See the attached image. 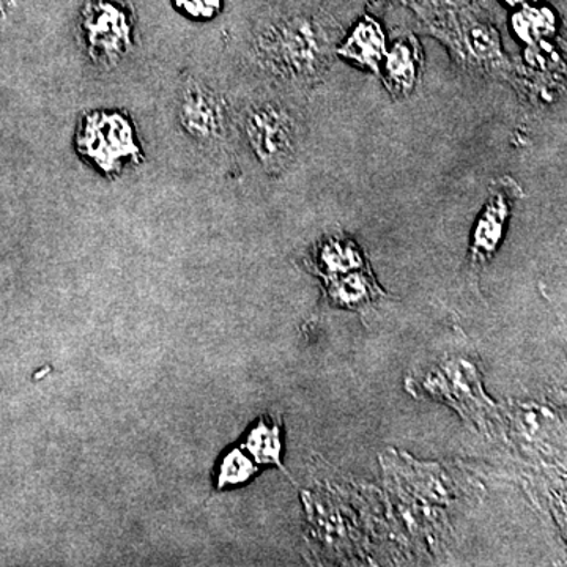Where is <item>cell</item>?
<instances>
[{
    "label": "cell",
    "instance_id": "1",
    "mask_svg": "<svg viewBox=\"0 0 567 567\" xmlns=\"http://www.w3.org/2000/svg\"><path fill=\"white\" fill-rule=\"evenodd\" d=\"M333 33L311 18L267 22L254 33L249 59L278 84L309 89L322 80L336 50Z\"/></svg>",
    "mask_w": 567,
    "mask_h": 567
},
{
    "label": "cell",
    "instance_id": "2",
    "mask_svg": "<svg viewBox=\"0 0 567 567\" xmlns=\"http://www.w3.org/2000/svg\"><path fill=\"white\" fill-rule=\"evenodd\" d=\"M238 126L265 173L279 177L290 169L300 148V128L278 100H252L238 115Z\"/></svg>",
    "mask_w": 567,
    "mask_h": 567
},
{
    "label": "cell",
    "instance_id": "3",
    "mask_svg": "<svg viewBox=\"0 0 567 567\" xmlns=\"http://www.w3.org/2000/svg\"><path fill=\"white\" fill-rule=\"evenodd\" d=\"M74 144L80 156L106 177H117L126 167L144 162L132 118L118 111L82 114Z\"/></svg>",
    "mask_w": 567,
    "mask_h": 567
},
{
    "label": "cell",
    "instance_id": "4",
    "mask_svg": "<svg viewBox=\"0 0 567 567\" xmlns=\"http://www.w3.org/2000/svg\"><path fill=\"white\" fill-rule=\"evenodd\" d=\"M134 20L118 0H92L82 10L80 37L85 54L102 69H114L134 47Z\"/></svg>",
    "mask_w": 567,
    "mask_h": 567
},
{
    "label": "cell",
    "instance_id": "5",
    "mask_svg": "<svg viewBox=\"0 0 567 567\" xmlns=\"http://www.w3.org/2000/svg\"><path fill=\"white\" fill-rule=\"evenodd\" d=\"M178 126L197 147L221 152L229 142L230 114L221 95L197 78L182 82L175 96Z\"/></svg>",
    "mask_w": 567,
    "mask_h": 567
},
{
    "label": "cell",
    "instance_id": "6",
    "mask_svg": "<svg viewBox=\"0 0 567 567\" xmlns=\"http://www.w3.org/2000/svg\"><path fill=\"white\" fill-rule=\"evenodd\" d=\"M522 196L520 186L511 177L496 178L488 188L487 203L477 216L470 244L472 270H481L498 251L505 237L507 221L513 215L514 204Z\"/></svg>",
    "mask_w": 567,
    "mask_h": 567
},
{
    "label": "cell",
    "instance_id": "7",
    "mask_svg": "<svg viewBox=\"0 0 567 567\" xmlns=\"http://www.w3.org/2000/svg\"><path fill=\"white\" fill-rule=\"evenodd\" d=\"M424 66L423 48L413 35H404L388 47L383 58V84L394 99H406L415 91Z\"/></svg>",
    "mask_w": 567,
    "mask_h": 567
},
{
    "label": "cell",
    "instance_id": "8",
    "mask_svg": "<svg viewBox=\"0 0 567 567\" xmlns=\"http://www.w3.org/2000/svg\"><path fill=\"white\" fill-rule=\"evenodd\" d=\"M388 51L386 32L375 18H361L346 39L336 44L334 55L358 69L380 73Z\"/></svg>",
    "mask_w": 567,
    "mask_h": 567
},
{
    "label": "cell",
    "instance_id": "9",
    "mask_svg": "<svg viewBox=\"0 0 567 567\" xmlns=\"http://www.w3.org/2000/svg\"><path fill=\"white\" fill-rule=\"evenodd\" d=\"M309 267L324 281L368 267L360 246L350 238L331 237L312 249Z\"/></svg>",
    "mask_w": 567,
    "mask_h": 567
},
{
    "label": "cell",
    "instance_id": "10",
    "mask_svg": "<svg viewBox=\"0 0 567 567\" xmlns=\"http://www.w3.org/2000/svg\"><path fill=\"white\" fill-rule=\"evenodd\" d=\"M327 286L331 301L347 309L368 308L383 297V290L380 289L369 267L328 279Z\"/></svg>",
    "mask_w": 567,
    "mask_h": 567
},
{
    "label": "cell",
    "instance_id": "11",
    "mask_svg": "<svg viewBox=\"0 0 567 567\" xmlns=\"http://www.w3.org/2000/svg\"><path fill=\"white\" fill-rule=\"evenodd\" d=\"M509 29L520 43L528 48L540 47L558 31L557 14L548 7L525 6L513 11Z\"/></svg>",
    "mask_w": 567,
    "mask_h": 567
},
{
    "label": "cell",
    "instance_id": "12",
    "mask_svg": "<svg viewBox=\"0 0 567 567\" xmlns=\"http://www.w3.org/2000/svg\"><path fill=\"white\" fill-rule=\"evenodd\" d=\"M462 58L477 66L498 69L505 65L499 33L488 22H470L462 35Z\"/></svg>",
    "mask_w": 567,
    "mask_h": 567
},
{
    "label": "cell",
    "instance_id": "13",
    "mask_svg": "<svg viewBox=\"0 0 567 567\" xmlns=\"http://www.w3.org/2000/svg\"><path fill=\"white\" fill-rule=\"evenodd\" d=\"M244 451L257 464H275L281 466L282 435L281 424L270 417H262L249 429L245 436Z\"/></svg>",
    "mask_w": 567,
    "mask_h": 567
},
{
    "label": "cell",
    "instance_id": "14",
    "mask_svg": "<svg viewBox=\"0 0 567 567\" xmlns=\"http://www.w3.org/2000/svg\"><path fill=\"white\" fill-rule=\"evenodd\" d=\"M256 473V465L244 450H233L223 457L218 470V487L246 483Z\"/></svg>",
    "mask_w": 567,
    "mask_h": 567
},
{
    "label": "cell",
    "instance_id": "15",
    "mask_svg": "<svg viewBox=\"0 0 567 567\" xmlns=\"http://www.w3.org/2000/svg\"><path fill=\"white\" fill-rule=\"evenodd\" d=\"M175 9L194 21H210L223 10V0H173Z\"/></svg>",
    "mask_w": 567,
    "mask_h": 567
},
{
    "label": "cell",
    "instance_id": "16",
    "mask_svg": "<svg viewBox=\"0 0 567 567\" xmlns=\"http://www.w3.org/2000/svg\"><path fill=\"white\" fill-rule=\"evenodd\" d=\"M499 2L505 3L509 9L516 10L525 6H537V3L543 2V0H499Z\"/></svg>",
    "mask_w": 567,
    "mask_h": 567
},
{
    "label": "cell",
    "instance_id": "17",
    "mask_svg": "<svg viewBox=\"0 0 567 567\" xmlns=\"http://www.w3.org/2000/svg\"><path fill=\"white\" fill-rule=\"evenodd\" d=\"M446 3H450V6H453V7H464V6H468L470 2H472V0H445Z\"/></svg>",
    "mask_w": 567,
    "mask_h": 567
}]
</instances>
